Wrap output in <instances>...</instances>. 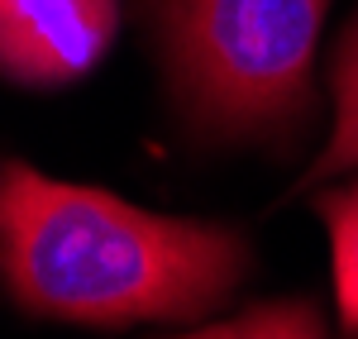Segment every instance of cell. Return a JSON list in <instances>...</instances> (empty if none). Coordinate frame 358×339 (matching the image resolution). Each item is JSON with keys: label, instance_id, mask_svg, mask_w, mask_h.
Listing matches in <instances>:
<instances>
[{"label": "cell", "instance_id": "3957f363", "mask_svg": "<svg viewBox=\"0 0 358 339\" xmlns=\"http://www.w3.org/2000/svg\"><path fill=\"white\" fill-rule=\"evenodd\" d=\"M120 29V0H0V77L57 86L91 72Z\"/></svg>", "mask_w": 358, "mask_h": 339}, {"label": "cell", "instance_id": "8992f818", "mask_svg": "<svg viewBox=\"0 0 358 339\" xmlns=\"http://www.w3.org/2000/svg\"><path fill=\"white\" fill-rule=\"evenodd\" d=\"M177 339H325V320L310 301H277V306H253L206 330H187Z\"/></svg>", "mask_w": 358, "mask_h": 339}, {"label": "cell", "instance_id": "5b68a950", "mask_svg": "<svg viewBox=\"0 0 358 339\" xmlns=\"http://www.w3.org/2000/svg\"><path fill=\"white\" fill-rule=\"evenodd\" d=\"M320 215H325V229H330L339 325L358 339V182L339 187V192H325Z\"/></svg>", "mask_w": 358, "mask_h": 339}, {"label": "cell", "instance_id": "6da1fadb", "mask_svg": "<svg viewBox=\"0 0 358 339\" xmlns=\"http://www.w3.org/2000/svg\"><path fill=\"white\" fill-rule=\"evenodd\" d=\"M0 273L15 301L77 325L196 320L248 273L234 229L0 163Z\"/></svg>", "mask_w": 358, "mask_h": 339}, {"label": "cell", "instance_id": "277c9868", "mask_svg": "<svg viewBox=\"0 0 358 339\" xmlns=\"http://www.w3.org/2000/svg\"><path fill=\"white\" fill-rule=\"evenodd\" d=\"M330 82H334V134L325 143V153H320V163L310 168V182L358 168V20L339 38Z\"/></svg>", "mask_w": 358, "mask_h": 339}, {"label": "cell", "instance_id": "7a4b0ae2", "mask_svg": "<svg viewBox=\"0 0 358 339\" xmlns=\"http://www.w3.org/2000/svg\"><path fill=\"white\" fill-rule=\"evenodd\" d=\"M177 101L210 134H292L330 0H153Z\"/></svg>", "mask_w": 358, "mask_h": 339}]
</instances>
